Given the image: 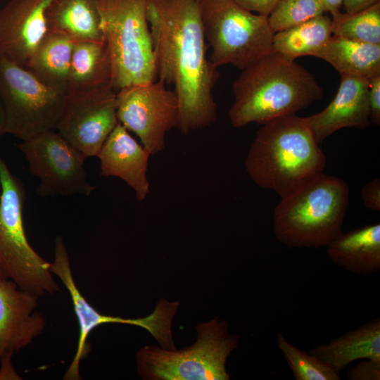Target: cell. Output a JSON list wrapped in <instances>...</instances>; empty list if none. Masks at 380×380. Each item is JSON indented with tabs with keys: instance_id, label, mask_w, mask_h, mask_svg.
Here are the masks:
<instances>
[{
	"instance_id": "6da1fadb",
	"label": "cell",
	"mask_w": 380,
	"mask_h": 380,
	"mask_svg": "<svg viewBox=\"0 0 380 380\" xmlns=\"http://www.w3.org/2000/svg\"><path fill=\"white\" fill-rule=\"evenodd\" d=\"M201 0H148L157 79L177 96V129L184 135L217 120L213 89L220 77L207 58Z\"/></svg>"
},
{
	"instance_id": "7a4b0ae2",
	"label": "cell",
	"mask_w": 380,
	"mask_h": 380,
	"mask_svg": "<svg viewBox=\"0 0 380 380\" xmlns=\"http://www.w3.org/2000/svg\"><path fill=\"white\" fill-rule=\"evenodd\" d=\"M241 71L232 84L234 102L228 112L235 128L294 115L323 97V90L310 72L277 52Z\"/></svg>"
},
{
	"instance_id": "3957f363",
	"label": "cell",
	"mask_w": 380,
	"mask_h": 380,
	"mask_svg": "<svg viewBox=\"0 0 380 380\" xmlns=\"http://www.w3.org/2000/svg\"><path fill=\"white\" fill-rule=\"evenodd\" d=\"M261 125L245 160L258 186L283 198L323 172L327 158L305 117L285 115Z\"/></svg>"
},
{
	"instance_id": "277c9868",
	"label": "cell",
	"mask_w": 380,
	"mask_h": 380,
	"mask_svg": "<svg viewBox=\"0 0 380 380\" xmlns=\"http://www.w3.org/2000/svg\"><path fill=\"white\" fill-rule=\"evenodd\" d=\"M349 192L339 177L323 172L315 176L275 206V237L288 248L327 246L343 232Z\"/></svg>"
},
{
	"instance_id": "5b68a950",
	"label": "cell",
	"mask_w": 380,
	"mask_h": 380,
	"mask_svg": "<svg viewBox=\"0 0 380 380\" xmlns=\"http://www.w3.org/2000/svg\"><path fill=\"white\" fill-rule=\"evenodd\" d=\"M0 280L13 281L38 297L60 291L50 262L29 243L23 220L26 193L0 156Z\"/></svg>"
},
{
	"instance_id": "8992f818",
	"label": "cell",
	"mask_w": 380,
	"mask_h": 380,
	"mask_svg": "<svg viewBox=\"0 0 380 380\" xmlns=\"http://www.w3.org/2000/svg\"><path fill=\"white\" fill-rule=\"evenodd\" d=\"M148 0H98L101 27L112 63L115 91L157 80L147 19Z\"/></svg>"
},
{
	"instance_id": "52a82bcc",
	"label": "cell",
	"mask_w": 380,
	"mask_h": 380,
	"mask_svg": "<svg viewBox=\"0 0 380 380\" xmlns=\"http://www.w3.org/2000/svg\"><path fill=\"white\" fill-rule=\"evenodd\" d=\"M197 340L182 350L146 346L136 355L137 372L147 380H229L226 362L239 345L226 321L214 319L196 327Z\"/></svg>"
},
{
	"instance_id": "ba28073f",
	"label": "cell",
	"mask_w": 380,
	"mask_h": 380,
	"mask_svg": "<svg viewBox=\"0 0 380 380\" xmlns=\"http://www.w3.org/2000/svg\"><path fill=\"white\" fill-rule=\"evenodd\" d=\"M200 6L210 60L217 68L232 65L242 70L272 52L274 32L267 15L235 0H201Z\"/></svg>"
},
{
	"instance_id": "9c48e42d",
	"label": "cell",
	"mask_w": 380,
	"mask_h": 380,
	"mask_svg": "<svg viewBox=\"0 0 380 380\" xmlns=\"http://www.w3.org/2000/svg\"><path fill=\"white\" fill-rule=\"evenodd\" d=\"M66 96L42 83L28 70L0 56V99L6 133L23 141L55 129Z\"/></svg>"
},
{
	"instance_id": "30bf717a",
	"label": "cell",
	"mask_w": 380,
	"mask_h": 380,
	"mask_svg": "<svg viewBox=\"0 0 380 380\" xmlns=\"http://www.w3.org/2000/svg\"><path fill=\"white\" fill-rule=\"evenodd\" d=\"M54 247V260L50 262L51 272L61 279L68 290L80 326L76 353L64 375V379H81L80 363L89 351L88 337L96 327L103 324H123L142 327L153 336L161 348H175L172 335V322L179 302L160 299L151 315L145 317L123 318L103 315L92 307L79 291L72 276L67 248L61 236L56 238Z\"/></svg>"
},
{
	"instance_id": "8fae6325",
	"label": "cell",
	"mask_w": 380,
	"mask_h": 380,
	"mask_svg": "<svg viewBox=\"0 0 380 380\" xmlns=\"http://www.w3.org/2000/svg\"><path fill=\"white\" fill-rule=\"evenodd\" d=\"M28 163L29 171L37 177V195L89 196L95 189L87 180L84 156L57 131L37 134L17 144Z\"/></svg>"
},
{
	"instance_id": "7c38bea8",
	"label": "cell",
	"mask_w": 380,
	"mask_h": 380,
	"mask_svg": "<svg viewBox=\"0 0 380 380\" xmlns=\"http://www.w3.org/2000/svg\"><path fill=\"white\" fill-rule=\"evenodd\" d=\"M165 85L157 79L116 91L118 122L139 137L151 156L164 149L166 134L177 125V96Z\"/></svg>"
},
{
	"instance_id": "4fadbf2b",
	"label": "cell",
	"mask_w": 380,
	"mask_h": 380,
	"mask_svg": "<svg viewBox=\"0 0 380 380\" xmlns=\"http://www.w3.org/2000/svg\"><path fill=\"white\" fill-rule=\"evenodd\" d=\"M118 123L112 87L69 92L56 131L86 159L96 156Z\"/></svg>"
},
{
	"instance_id": "5bb4252c",
	"label": "cell",
	"mask_w": 380,
	"mask_h": 380,
	"mask_svg": "<svg viewBox=\"0 0 380 380\" xmlns=\"http://www.w3.org/2000/svg\"><path fill=\"white\" fill-rule=\"evenodd\" d=\"M39 298L12 280H0V366L12 364L14 353L43 333L46 323L36 310Z\"/></svg>"
},
{
	"instance_id": "9a60e30c",
	"label": "cell",
	"mask_w": 380,
	"mask_h": 380,
	"mask_svg": "<svg viewBox=\"0 0 380 380\" xmlns=\"http://www.w3.org/2000/svg\"><path fill=\"white\" fill-rule=\"evenodd\" d=\"M51 0H10L0 10V56L27 69L49 31L45 11Z\"/></svg>"
},
{
	"instance_id": "2e32d148",
	"label": "cell",
	"mask_w": 380,
	"mask_h": 380,
	"mask_svg": "<svg viewBox=\"0 0 380 380\" xmlns=\"http://www.w3.org/2000/svg\"><path fill=\"white\" fill-rule=\"evenodd\" d=\"M340 75L338 89L329 104L320 112L305 117L319 144L341 129H365L371 124L369 79L350 75Z\"/></svg>"
},
{
	"instance_id": "e0dca14e",
	"label": "cell",
	"mask_w": 380,
	"mask_h": 380,
	"mask_svg": "<svg viewBox=\"0 0 380 380\" xmlns=\"http://www.w3.org/2000/svg\"><path fill=\"white\" fill-rule=\"evenodd\" d=\"M96 156L101 176L122 179L134 191L138 201L146 198L150 191L147 170L151 154L124 126L117 124Z\"/></svg>"
},
{
	"instance_id": "ac0fdd59",
	"label": "cell",
	"mask_w": 380,
	"mask_h": 380,
	"mask_svg": "<svg viewBox=\"0 0 380 380\" xmlns=\"http://www.w3.org/2000/svg\"><path fill=\"white\" fill-rule=\"evenodd\" d=\"M327 247L336 265L362 277L380 271V224L342 232Z\"/></svg>"
},
{
	"instance_id": "d6986e66",
	"label": "cell",
	"mask_w": 380,
	"mask_h": 380,
	"mask_svg": "<svg viewBox=\"0 0 380 380\" xmlns=\"http://www.w3.org/2000/svg\"><path fill=\"white\" fill-rule=\"evenodd\" d=\"M49 32L73 42L104 41L98 0H51L45 11Z\"/></svg>"
},
{
	"instance_id": "ffe728a7",
	"label": "cell",
	"mask_w": 380,
	"mask_h": 380,
	"mask_svg": "<svg viewBox=\"0 0 380 380\" xmlns=\"http://www.w3.org/2000/svg\"><path fill=\"white\" fill-rule=\"evenodd\" d=\"M308 353L338 373L356 360H380V318L347 331L326 344L316 346Z\"/></svg>"
},
{
	"instance_id": "44dd1931",
	"label": "cell",
	"mask_w": 380,
	"mask_h": 380,
	"mask_svg": "<svg viewBox=\"0 0 380 380\" xmlns=\"http://www.w3.org/2000/svg\"><path fill=\"white\" fill-rule=\"evenodd\" d=\"M112 63L104 41L75 42L70 66L68 91L112 87Z\"/></svg>"
},
{
	"instance_id": "7402d4cb",
	"label": "cell",
	"mask_w": 380,
	"mask_h": 380,
	"mask_svg": "<svg viewBox=\"0 0 380 380\" xmlns=\"http://www.w3.org/2000/svg\"><path fill=\"white\" fill-rule=\"evenodd\" d=\"M315 57L329 63L340 75L370 79L380 74V44L332 35Z\"/></svg>"
},
{
	"instance_id": "603a6c76",
	"label": "cell",
	"mask_w": 380,
	"mask_h": 380,
	"mask_svg": "<svg viewBox=\"0 0 380 380\" xmlns=\"http://www.w3.org/2000/svg\"><path fill=\"white\" fill-rule=\"evenodd\" d=\"M74 43L64 35L49 32L30 61L27 70L42 83L67 94Z\"/></svg>"
},
{
	"instance_id": "cb8c5ba5",
	"label": "cell",
	"mask_w": 380,
	"mask_h": 380,
	"mask_svg": "<svg viewBox=\"0 0 380 380\" xmlns=\"http://www.w3.org/2000/svg\"><path fill=\"white\" fill-rule=\"evenodd\" d=\"M331 18L327 13L274 33L272 51L291 59L315 56L332 37Z\"/></svg>"
},
{
	"instance_id": "d4e9b609",
	"label": "cell",
	"mask_w": 380,
	"mask_h": 380,
	"mask_svg": "<svg viewBox=\"0 0 380 380\" xmlns=\"http://www.w3.org/2000/svg\"><path fill=\"white\" fill-rule=\"evenodd\" d=\"M331 26L333 35L380 44V2L357 12L333 15Z\"/></svg>"
},
{
	"instance_id": "484cf974",
	"label": "cell",
	"mask_w": 380,
	"mask_h": 380,
	"mask_svg": "<svg viewBox=\"0 0 380 380\" xmlns=\"http://www.w3.org/2000/svg\"><path fill=\"white\" fill-rule=\"evenodd\" d=\"M277 345L296 380H340V373L315 355L305 353L288 341L281 332Z\"/></svg>"
},
{
	"instance_id": "4316f807",
	"label": "cell",
	"mask_w": 380,
	"mask_h": 380,
	"mask_svg": "<svg viewBox=\"0 0 380 380\" xmlns=\"http://www.w3.org/2000/svg\"><path fill=\"white\" fill-rule=\"evenodd\" d=\"M326 13L319 0H279L267 16L274 33Z\"/></svg>"
},
{
	"instance_id": "83f0119b",
	"label": "cell",
	"mask_w": 380,
	"mask_h": 380,
	"mask_svg": "<svg viewBox=\"0 0 380 380\" xmlns=\"http://www.w3.org/2000/svg\"><path fill=\"white\" fill-rule=\"evenodd\" d=\"M349 380H380V360L362 359L355 366H348Z\"/></svg>"
},
{
	"instance_id": "f1b7e54d",
	"label": "cell",
	"mask_w": 380,
	"mask_h": 380,
	"mask_svg": "<svg viewBox=\"0 0 380 380\" xmlns=\"http://www.w3.org/2000/svg\"><path fill=\"white\" fill-rule=\"evenodd\" d=\"M369 103L370 121L376 125H380V74L369 79Z\"/></svg>"
},
{
	"instance_id": "f546056e",
	"label": "cell",
	"mask_w": 380,
	"mask_h": 380,
	"mask_svg": "<svg viewBox=\"0 0 380 380\" xmlns=\"http://www.w3.org/2000/svg\"><path fill=\"white\" fill-rule=\"evenodd\" d=\"M361 198L366 208L380 210V179L376 177L367 183L361 190Z\"/></svg>"
},
{
	"instance_id": "4dcf8cb0",
	"label": "cell",
	"mask_w": 380,
	"mask_h": 380,
	"mask_svg": "<svg viewBox=\"0 0 380 380\" xmlns=\"http://www.w3.org/2000/svg\"><path fill=\"white\" fill-rule=\"evenodd\" d=\"M243 8L253 13L267 15L279 0H235Z\"/></svg>"
},
{
	"instance_id": "1f68e13d",
	"label": "cell",
	"mask_w": 380,
	"mask_h": 380,
	"mask_svg": "<svg viewBox=\"0 0 380 380\" xmlns=\"http://www.w3.org/2000/svg\"><path fill=\"white\" fill-rule=\"evenodd\" d=\"M379 2L380 0H343L342 8L346 13H354Z\"/></svg>"
},
{
	"instance_id": "d6a6232c",
	"label": "cell",
	"mask_w": 380,
	"mask_h": 380,
	"mask_svg": "<svg viewBox=\"0 0 380 380\" xmlns=\"http://www.w3.org/2000/svg\"><path fill=\"white\" fill-rule=\"evenodd\" d=\"M322 4L326 13H330L331 15L341 12L342 8L343 0H319Z\"/></svg>"
},
{
	"instance_id": "836d02e7",
	"label": "cell",
	"mask_w": 380,
	"mask_h": 380,
	"mask_svg": "<svg viewBox=\"0 0 380 380\" xmlns=\"http://www.w3.org/2000/svg\"><path fill=\"white\" fill-rule=\"evenodd\" d=\"M6 134L5 132V117L2 103L0 99V138Z\"/></svg>"
},
{
	"instance_id": "e575fe53",
	"label": "cell",
	"mask_w": 380,
	"mask_h": 380,
	"mask_svg": "<svg viewBox=\"0 0 380 380\" xmlns=\"http://www.w3.org/2000/svg\"><path fill=\"white\" fill-rule=\"evenodd\" d=\"M0 194H1V187H0Z\"/></svg>"
}]
</instances>
